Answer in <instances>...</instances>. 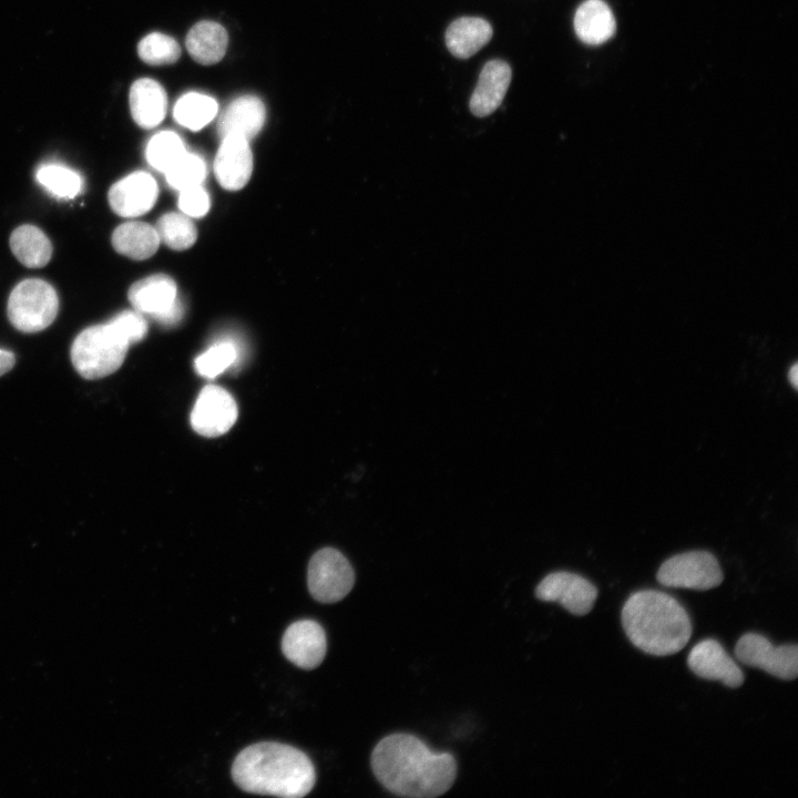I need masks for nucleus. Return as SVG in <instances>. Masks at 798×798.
Listing matches in <instances>:
<instances>
[{
  "label": "nucleus",
  "instance_id": "nucleus-1",
  "mask_svg": "<svg viewBox=\"0 0 798 798\" xmlns=\"http://www.w3.org/2000/svg\"><path fill=\"white\" fill-rule=\"evenodd\" d=\"M371 769L388 791L411 798L441 796L457 776L450 753L433 751L418 737L403 733L388 735L376 745Z\"/></svg>",
  "mask_w": 798,
  "mask_h": 798
},
{
  "label": "nucleus",
  "instance_id": "nucleus-2",
  "mask_svg": "<svg viewBox=\"0 0 798 798\" xmlns=\"http://www.w3.org/2000/svg\"><path fill=\"white\" fill-rule=\"evenodd\" d=\"M232 777L246 792L287 798L306 796L316 779L305 753L273 741L244 748L233 763Z\"/></svg>",
  "mask_w": 798,
  "mask_h": 798
},
{
  "label": "nucleus",
  "instance_id": "nucleus-3",
  "mask_svg": "<svg viewBox=\"0 0 798 798\" xmlns=\"http://www.w3.org/2000/svg\"><path fill=\"white\" fill-rule=\"evenodd\" d=\"M621 617L631 643L646 654H676L692 636V623L685 608L661 591L633 593L624 603Z\"/></svg>",
  "mask_w": 798,
  "mask_h": 798
},
{
  "label": "nucleus",
  "instance_id": "nucleus-4",
  "mask_svg": "<svg viewBox=\"0 0 798 798\" xmlns=\"http://www.w3.org/2000/svg\"><path fill=\"white\" fill-rule=\"evenodd\" d=\"M129 346L109 323L90 326L73 340L71 361L84 379L103 378L121 367Z\"/></svg>",
  "mask_w": 798,
  "mask_h": 798
},
{
  "label": "nucleus",
  "instance_id": "nucleus-5",
  "mask_svg": "<svg viewBox=\"0 0 798 798\" xmlns=\"http://www.w3.org/2000/svg\"><path fill=\"white\" fill-rule=\"evenodd\" d=\"M59 310L55 289L40 278H28L12 289L8 299V318L23 332L32 334L48 328Z\"/></svg>",
  "mask_w": 798,
  "mask_h": 798
},
{
  "label": "nucleus",
  "instance_id": "nucleus-6",
  "mask_svg": "<svg viewBox=\"0 0 798 798\" xmlns=\"http://www.w3.org/2000/svg\"><path fill=\"white\" fill-rule=\"evenodd\" d=\"M667 587L707 591L720 585L724 579L717 559L707 551H689L664 561L656 574Z\"/></svg>",
  "mask_w": 798,
  "mask_h": 798
},
{
  "label": "nucleus",
  "instance_id": "nucleus-7",
  "mask_svg": "<svg viewBox=\"0 0 798 798\" xmlns=\"http://www.w3.org/2000/svg\"><path fill=\"white\" fill-rule=\"evenodd\" d=\"M308 590L320 603H336L352 589L355 572L338 550L324 548L310 559L307 573Z\"/></svg>",
  "mask_w": 798,
  "mask_h": 798
},
{
  "label": "nucleus",
  "instance_id": "nucleus-8",
  "mask_svg": "<svg viewBox=\"0 0 798 798\" xmlns=\"http://www.w3.org/2000/svg\"><path fill=\"white\" fill-rule=\"evenodd\" d=\"M735 656L740 663L784 681H794L798 675L796 644L775 646L760 634L746 633L736 643Z\"/></svg>",
  "mask_w": 798,
  "mask_h": 798
},
{
  "label": "nucleus",
  "instance_id": "nucleus-9",
  "mask_svg": "<svg viewBox=\"0 0 798 798\" xmlns=\"http://www.w3.org/2000/svg\"><path fill=\"white\" fill-rule=\"evenodd\" d=\"M535 596L544 602H557L570 613L582 616L593 608L597 589L579 574L557 571L538 584Z\"/></svg>",
  "mask_w": 798,
  "mask_h": 798
},
{
  "label": "nucleus",
  "instance_id": "nucleus-10",
  "mask_svg": "<svg viewBox=\"0 0 798 798\" xmlns=\"http://www.w3.org/2000/svg\"><path fill=\"white\" fill-rule=\"evenodd\" d=\"M237 405L232 395L215 385L204 387L191 413L193 429L205 437L227 432L237 419Z\"/></svg>",
  "mask_w": 798,
  "mask_h": 798
},
{
  "label": "nucleus",
  "instance_id": "nucleus-11",
  "mask_svg": "<svg viewBox=\"0 0 798 798\" xmlns=\"http://www.w3.org/2000/svg\"><path fill=\"white\" fill-rule=\"evenodd\" d=\"M158 196L156 181L144 171H136L114 183L108 200L114 213L136 217L149 212Z\"/></svg>",
  "mask_w": 798,
  "mask_h": 798
},
{
  "label": "nucleus",
  "instance_id": "nucleus-12",
  "mask_svg": "<svg viewBox=\"0 0 798 798\" xmlns=\"http://www.w3.org/2000/svg\"><path fill=\"white\" fill-rule=\"evenodd\" d=\"M282 649L288 661L304 669L317 667L327 651L324 628L313 620L290 624L284 633Z\"/></svg>",
  "mask_w": 798,
  "mask_h": 798
},
{
  "label": "nucleus",
  "instance_id": "nucleus-13",
  "mask_svg": "<svg viewBox=\"0 0 798 798\" xmlns=\"http://www.w3.org/2000/svg\"><path fill=\"white\" fill-rule=\"evenodd\" d=\"M689 669L700 678L719 681L737 688L744 683V674L719 642L707 638L697 643L687 657Z\"/></svg>",
  "mask_w": 798,
  "mask_h": 798
},
{
  "label": "nucleus",
  "instance_id": "nucleus-14",
  "mask_svg": "<svg viewBox=\"0 0 798 798\" xmlns=\"http://www.w3.org/2000/svg\"><path fill=\"white\" fill-rule=\"evenodd\" d=\"M253 171V154L248 140L228 135L222 143L214 161V173L226 190L237 191L249 181Z\"/></svg>",
  "mask_w": 798,
  "mask_h": 798
},
{
  "label": "nucleus",
  "instance_id": "nucleus-15",
  "mask_svg": "<svg viewBox=\"0 0 798 798\" xmlns=\"http://www.w3.org/2000/svg\"><path fill=\"white\" fill-rule=\"evenodd\" d=\"M127 298L134 310L149 315L158 323L178 301L175 282L163 274L135 282L129 289Z\"/></svg>",
  "mask_w": 798,
  "mask_h": 798
},
{
  "label": "nucleus",
  "instance_id": "nucleus-16",
  "mask_svg": "<svg viewBox=\"0 0 798 798\" xmlns=\"http://www.w3.org/2000/svg\"><path fill=\"white\" fill-rule=\"evenodd\" d=\"M512 78L510 65L502 60L487 62L470 99V111L479 117L493 113L502 103Z\"/></svg>",
  "mask_w": 798,
  "mask_h": 798
},
{
  "label": "nucleus",
  "instance_id": "nucleus-17",
  "mask_svg": "<svg viewBox=\"0 0 798 798\" xmlns=\"http://www.w3.org/2000/svg\"><path fill=\"white\" fill-rule=\"evenodd\" d=\"M265 116L264 103L257 96H239L232 101L219 116L218 134L222 139L237 135L250 140L263 127Z\"/></svg>",
  "mask_w": 798,
  "mask_h": 798
},
{
  "label": "nucleus",
  "instance_id": "nucleus-18",
  "mask_svg": "<svg viewBox=\"0 0 798 798\" xmlns=\"http://www.w3.org/2000/svg\"><path fill=\"white\" fill-rule=\"evenodd\" d=\"M574 30L583 43L598 45L613 38L616 22L605 1L585 0L575 11Z\"/></svg>",
  "mask_w": 798,
  "mask_h": 798
},
{
  "label": "nucleus",
  "instance_id": "nucleus-19",
  "mask_svg": "<svg viewBox=\"0 0 798 798\" xmlns=\"http://www.w3.org/2000/svg\"><path fill=\"white\" fill-rule=\"evenodd\" d=\"M130 109L136 124L144 129L154 127L166 115V92L152 79H139L130 89Z\"/></svg>",
  "mask_w": 798,
  "mask_h": 798
},
{
  "label": "nucleus",
  "instance_id": "nucleus-20",
  "mask_svg": "<svg viewBox=\"0 0 798 798\" xmlns=\"http://www.w3.org/2000/svg\"><path fill=\"white\" fill-rule=\"evenodd\" d=\"M492 34V27L484 19L462 17L448 27L446 44L453 57L468 59L482 49L491 40Z\"/></svg>",
  "mask_w": 798,
  "mask_h": 798
},
{
  "label": "nucleus",
  "instance_id": "nucleus-21",
  "mask_svg": "<svg viewBox=\"0 0 798 798\" xmlns=\"http://www.w3.org/2000/svg\"><path fill=\"white\" fill-rule=\"evenodd\" d=\"M186 49L196 62L211 65L224 57L228 34L223 25L214 21H201L186 35Z\"/></svg>",
  "mask_w": 798,
  "mask_h": 798
},
{
  "label": "nucleus",
  "instance_id": "nucleus-22",
  "mask_svg": "<svg viewBox=\"0 0 798 798\" xmlns=\"http://www.w3.org/2000/svg\"><path fill=\"white\" fill-rule=\"evenodd\" d=\"M111 241L117 253L136 260L153 256L161 242L156 228L144 222L121 224Z\"/></svg>",
  "mask_w": 798,
  "mask_h": 798
},
{
  "label": "nucleus",
  "instance_id": "nucleus-23",
  "mask_svg": "<svg viewBox=\"0 0 798 798\" xmlns=\"http://www.w3.org/2000/svg\"><path fill=\"white\" fill-rule=\"evenodd\" d=\"M9 243L13 255L27 267L40 268L51 259L52 244L37 226L25 224L17 227Z\"/></svg>",
  "mask_w": 798,
  "mask_h": 798
},
{
  "label": "nucleus",
  "instance_id": "nucleus-24",
  "mask_svg": "<svg viewBox=\"0 0 798 798\" xmlns=\"http://www.w3.org/2000/svg\"><path fill=\"white\" fill-rule=\"evenodd\" d=\"M217 110V103L212 96L190 92L177 100L173 115L181 125L198 131L215 117Z\"/></svg>",
  "mask_w": 798,
  "mask_h": 798
},
{
  "label": "nucleus",
  "instance_id": "nucleus-25",
  "mask_svg": "<svg viewBox=\"0 0 798 798\" xmlns=\"http://www.w3.org/2000/svg\"><path fill=\"white\" fill-rule=\"evenodd\" d=\"M35 178L49 193L59 198H73L83 188L82 176L62 164L50 163L40 166Z\"/></svg>",
  "mask_w": 798,
  "mask_h": 798
},
{
  "label": "nucleus",
  "instance_id": "nucleus-26",
  "mask_svg": "<svg viewBox=\"0 0 798 798\" xmlns=\"http://www.w3.org/2000/svg\"><path fill=\"white\" fill-rule=\"evenodd\" d=\"M160 241L175 250L190 248L197 238V231L191 217L181 213H166L155 226Z\"/></svg>",
  "mask_w": 798,
  "mask_h": 798
},
{
  "label": "nucleus",
  "instance_id": "nucleus-27",
  "mask_svg": "<svg viewBox=\"0 0 798 798\" xmlns=\"http://www.w3.org/2000/svg\"><path fill=\"white\" fill-rule=\"evenodd\" d=\"M185 152L184 143L177 134L163 131L151 137L145 156L152 167L165 173Z\"/></svg>",
  "mask_w": 798,
  "mask_h": 798
},
{
  "label": "nucleus",
  "instance_id": "nucleus-28",
  "mask_svg": "<svg viewBox=\"0 0 798 798\" xmlns=\"http://www.w3.org/2000/svg\"><path fill=\"white\" fill-rule=\"evenodd\" d=\"M164 174L171 187L182 191L202 185L206 164L197 154L185 152Z\"/></svg>",
  "mask_w": 798,
  "mask_h": 798
},
{
  "label": "nucleus",
  "instance_id": "nucleus-29",
  "mask_svg": "<svg viewBox=\"0 0 798 798\" xmlns=\"http://www.w3.org/2000/svg\"><path fill=\"white\" fill-rule=\"evenodd\" d=\"M137 53L149 64L163 65L175 62L181 55V48L174 38L153 32L140 41Z\"/></svg>",
  "mask_w": 798,
  "mask_h": 798
},
{
  "label": "nucleus",
  "instance_id": "nucleus-30",
  "mask_svg": "<svg viewBox=\"0 0 798 798\" xmlns=\"http://www.w3.org/2000/svg\"><path fill=\"white\" fill-rule=\"evenodd\" d=\"M235 346L228 341L215 344L195 360L197 372L205 378H215L236 360Z\"/></svg>",
  "mask_w": 798,
  "mask_h": 798
},
{
  "label": "nucleus",
  "instance_id": "nucleus-31",
  "mask_svg": "<svg viewBox=\"0 0 798 798\" xmlns=\"http://www.w3.org/2000/svg\"><path fill=\"white\" fill-rule=\"evenodd\" d=\"M108 323L129 345L141 341L147 332V323L136 310L122 311Z\"/></svg>",
  "mask_w": 798,
  "mask_h": 798
},
{
  "label": "nucleus",
  "instance_id": "nucleus-32",
  "mask_svg": "<svg viewBox=\"0 0 798 798\" xmlns=\"http://www.w3.org/2000/svg\"><path fill=\"white\" fill-rule=\"evenodd\" d=\"M209 196L202 185L180 191L178 207L188 217H202L209 209Z\"/></svg>",
  "mask_w": 798,
  "mask_h": 798
},
{
  "label": "nucleus",
  "instance_id": "nucleus-33",
  "mask_svg": "<svg viewBox=\"0 0 798 798\" xmlns=\"http://www.w3.org/2000/svg\"><path fill=\"white\" fill-rule=\"evenodd\" d=\"M14 362H16V357L11 351L6 350V349H0V376L10 371L12 369V367L14 366Z\"/></svg>",
  "mask_w": 798,
  "mask_h": 798
},
{
  "label": "nucleus",
  "instance_id": "nucleus-34",
  "mask_svg": "<svg viewBox=\"0 0 798 798\" xmlns=\"http://www.w3.org/2000/svg\"><path fill=\"white\" fill-rule=\"evenodd\" d=\"M788 378L795 389L798 388V365L795 362L789 369Z\"/></svg>",
  "mask_w": 798,
  "mask_h": 798
}]
</instances>
